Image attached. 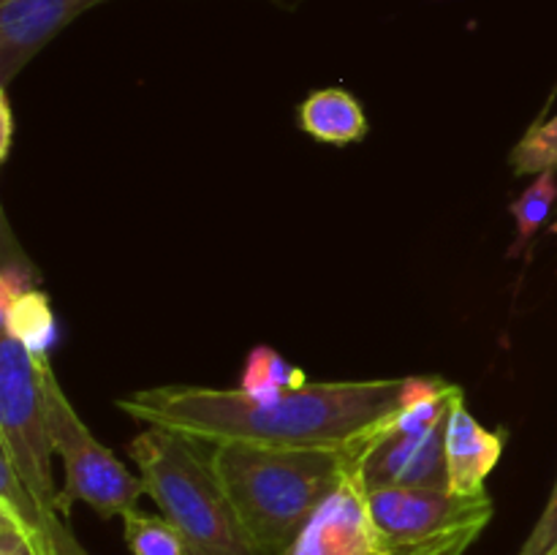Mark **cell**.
<instances>
[{"instance_id":"cell-1","label":"cell","mask_w":557,"mask_h":555,"mask_svg":"<svg viewBox=\"0 0 557 555\" xmlns=\"http://www.w3.org/2000/svg\"><path fill=\"white\" fill-rule=\"evenodd\" d=\"M406 379L305 384L277 400L215 386H147L114 406L145 428H163L201 446H326L362 462L375 435L392 422Z\"/></svg>"},{"instance_id":"cell-2","label":"cell","mask_w":557,"mask_h":555,"mask_svg":"<svg viewBox=\"0 0 557 555\" xmlns=\"http://www.w3.org/2000/svg\"><path fill=\"white\" fill-rule=\"evenodd\" d=\"M207 457L264 555L286 553L343 479L359 471L348 452L326 446L218 444L207 446Z\"/></svg>"},{"instance_id":"cell-3","label":"cell","mask_w":557,"mask_h":555,"mask_svg":"<svg viewBox=\"0 0 557 555\" xmlns=\"http://www.w3.org/2000/svg\"><path fill=\"white\" fill-rule=\"evenodd\" d=\"M147 495L180 528L194 555H264L245 531L207 446L163 428H147L128 444Z\"/></svg>"},{"instance_id":"cell-4","label":"cell","mask_w":557,"mask_h":555,"mask_svg":"<svg viewBox=\"0 0 557 555\" xmlns=\"http://www.w3.org/2000/svg\"><path fill=\"white\" fill-rule=\"evenodd\" d=\"M379 555H466L495 515L482 493L379 488L368 490Z\"/></svg>"},{"instance_id":"cell-5","label":"cell","mask_w":557,"mask_h":555,"mask_svg":"<svg viewBox=\"0 0 557 555\" xmlns=\"http://www.w3.org/2000/svg\"><path fill=\"white\" fill-rule=\"evenodd\" d=\"M16 337L0 343V455L41 504L60 509L52 477V424L44 392V359Z\"/></svg>"},{"instance_id":"cell-6","label":"cell","mask_w":557,"mask_h":555,"mask_svg":"<svg viewBox=\"0 0 557 555\" xmlns=\"http://www.w3.org/2000/svg\"><path fill=\"white\" fill-rule=\"evenodd\" d=\"M44 392H47L54 455H60L65 468V484L58 501L60 511L69 517L71 506L87 504L101 520H112L123 517L125 511L139 509L141 495H147L145 482L131 473L114 457V452L107 449L82 422L76 408L65 397L49 357L44 359Z\"/></svg>"},{"instance_id":"cell-7","label":"cell","mask_w":557,"mask_h":555,"mask_svg":"<svg viewBox=\"0 0 557 555\" xmlns=\"http://www.w3.org/2000/svg\"><path fill=\"white\" fill-rule=\"evenodd\" d=\"M446 424L428 430H406L395 422L386 424L359 462V479L364 488L449 490Z\"/></svg>"},{"instance_id":"cell-8","label":"cell","mask_w":557,"mask_h":555,"mask_svg":"<svg viewBox=\"0 0 557 555\" xmlns=\"http://www.w3.org/2000/svg\"><path fill=\"white\" fill-rule=\"evenodd\" d=\"M283 555H379V531L359 471L343 479Z\"/></svg>"},{"instance_id":"cell-9","label":"cell","mask_w":557,"mask_h":555,"mask_svg":"<svg viewBox=\"0 0 557 555\" xmlns=\"http://www.w3.org/2000/svg\"><path fill=\"white\" fill-rule=\"evenodd\" d=\"M107 0H3L0 3V82L9 87L27 63L92 5Z\"/></svg>"},{"instance_id":"cell-10","label":"cell","mask_w":557,"mask_h":555,"mask_svg":"<svg viewBox=\"0 0 557 555\" xmlns=\"http://www.w3.org/2000/svg\"><path fill=\"white\" fill-rule=\"evenodd\" d=\"M504 455V435L479 424L466 397L451 406L446 424V473L451 493H482L484 482Z\"/></svg>"},{"instance_id":"cell-11","label":"cell","mask_w":557,"mask_h":555,"mask_svg":"<svg viewBox=\"0 0 557 555\" xmlns=\"http://www.w3.org/2000/svg\"><path fill=\"white\" fill-rule=\"evenodd\" d=\"M0 308L5 335L16 337L33 354H49L54 341V316L49 297L36 286V272L25 256L5 261L0 275Z\"/></svg>"},{"instance_id":"cell-12","label":"cell","mask_w":557,"mask_h":555,"mask_svg":"<svg viewBox=\"0 0 557 555\" xmlns=\"http://www.w3.org/2000/svg\"><path fill=\"white\" fill-rule=\"evenodd\" d=\"M0 515H9L33 536L41 539L49 555H87V550L76 542L74 531H71L69 517L54 506L41 504L30 493V488L16 477L3 455H0Z\"/></svg>"},{"instance_id":"cell-13","label":"cell","mask_w":557,"mask_h":555,"mask_svg":"<svg viewBox=\"0 0 557 555\" xmlns=\"http://www.w3.org/2000/svg\"><path fill=\"white\" fill-rule=\"evenodd\" d=\"M299 128L324 145H354L368 136V114L354 92L343 87L313 90L297 107Z\"/></svg>"},{"instance_id":"cell-14","label":"cell","mask_w":557,"mask_h":555,"mask_svg":"<svg viewBox=\"0 0 557 555\" xmlns=\"http://www.w3.org/2000/svg\"><path fill=\"white\" fill-rule=\"evenodd\" d=\"M308 384V375L297 365L286 362L275 348L256 346L245 359V373L239 390L248 392L256 400H277L288 392Z\"/></svg>"},{"instance_id":"cell-15","label":"cell","mask_w":557,"mask_h":555,"mask_svg":"<svg viewBox=\"0 0 557 555\" xmlns=\"http://www.w3.org/2000/svg\"><path fill=\"white\" fill-rule=\"evenodd\" d=\"M123 536L131 555H194L188 539L163 515L131 509L123 515Z\"/></svg>"},{"instance_id":"cell-16","label":"cell","mask_w":557,"mask_h":555,"mask_svg":"<svg viewBox=\"0 0 557 555\" xmlns=\"http://www.w3.org/2000/svg\"><path fill=\"white\" fill-rule=\"evenodd\" d=\"M557 201V172H544L536 174L531 185L517 196L509 205L511 218H515V243H511L509 256H520L522 250L531 245V239L536 237L539 229L547 223L549 212H553Z\"/></svg>"},{"instance_id":"cell-17","label":"cell","mask_w":557,"mask_h":555,"mask_svg":"<svg viewBox=\"0 0 557 555\" xmlns=\"http://www.w3.org/2000/svg\"><path fill=\"white\" fill-rule=\"evenodd\" d=\"M515 174L557 172V114L547 123L528 128L509 156Z\"/></svg>"},{"instance_id":"cell-18","label":"cell","mask_w":557,"mask_h":555,"mask_svg":"<svg viewBox=\"0 0 557 555\" xmlns=\"http://www.w3.org/2000/svg\"><path fill=\"white\" fill-rule=\"evenodd\" d=\"M557 547V482L549 495L547 506H544L542 517L533 526L531 536L522 542L520 553L517 555H549Z\"/></svg>"},{"instance_id":"cell-19","label":"cell","mask_w":557,"mask_h":555,"mask_svg":"<svg viewBox=\"0 0 557 555\" xmlns=\"http://www.w3.org/2000/svg\"><path fill=\"white\" fill-rule=\"evenodd\" d=\"M0 555H49V550L20 522L11 520L9 515H0Z\"/></svg>"},{"instance_id":"cell-20","label":"cell","mask_w":557,"mask_h":555,"mask_svg":"<svg viewBox=\"0 0 557 555\" xmlns=\"http://www.w3.org/2000/svg\"><path fill=\"white\" fill-rule=\"evenodd\" d=\"M0 112H3V139H0V158H9L11 150V134H14V118H11V103L9 92L3 87V96H0Z\"/></svg>"},{"instance_id":"cell-21","label":"cell","mask_w":557,"mask_h":555,"mask_svg":"<svg viewBox=\"0 0 557 555\" xmlns=\"http://www.w3.org/2000/svg\"><path fill=\"white\" fill-rule=\"evenodd\" d=\"M549 232H553V234H557V221L553 223V226H549Z\"/></svg>"},{"instance_id":"cell-22","label":"cell","mask_w":557,"mask_h":555,"mask_svg":"<svg viewBox=\"0 0 557 555\" xmlns=\"http://www.w3.org/2000/svg\"><path fill=\"white\" fill-rule=\"evenodd\" d=\"M549 555H557V547H555V550H553V553H549Z\"/></svg>"},{"instance_id":"cell-23","label":"cell","mask_w":557,"mask_h":555,"mask_svg":"<svg viewBox=\"0 0 557 555\" xmlns=\"http://www.w3.org/2000/svg\"><path fill=\"white\" fill-rule=\"evenodd\" d=\"M0 3H3V0H0Z\"/></svg>"}]
</instances>
